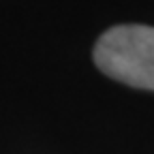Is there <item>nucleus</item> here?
<instances>
[{"instance_id": "nucleus-1", "label": "nucleus", "mask_w": 154, "mask_h": 154, "mask_svg": "<svg viewBox=\"0 0 154 154\" xmlns=\"http://www.w3.org/2000/svg\"><path fill=\"white\" fill-rule=\"evenodd\" d=\"M94 62L107 77L154 90V28L113 26L94 45Z\"/></svg>"}]
</instances>
